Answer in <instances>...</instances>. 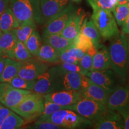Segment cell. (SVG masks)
<instances>
[{"instance_id": "3", "label": "cell", "mask_w": 129, "mask_h": 129, "mask_svg": "<svg viewBox=\"0 0 129 129\" xmlns=\"http://www.w3.org/2000/svg\"><path fill=\"white\" fill-rule=\"evenodd\" d=\"M9 7L15 16L19 25L34 22L42 24L40 0H10Z\"/></svg>"}, {"instance_id": "43", "label": "cell", "mask_w": 129, "mask_h": 129, "mask_svg": "<svg viewBox=\"0 0 129 129\" xmlns=\"http://www.w3.org/2000/svg\"><path fill=\"white\" fill-rule=\"evenodd\" d=\"M6 57H1L0 56V77L3 73V70H4L5 65H6Z\"/></svg>"}, {"instance_id": "6", "label": "cell", "mask_w": 129, "mask_h": 129, "mask_svg": "<svg viewBox=\"0 0 129 129\" xmlns=\"http://www.w3.org/2000/svg\"><path fill=\"white\" fill-rule=\"evenodd\" d=\"M44 101L43 95L33 91L11 110L26 120H34L39 117L43 113Z\"/></svg>"}, {"instance_id": "14", "label": "cell", "mask_w": 129, "mask_h": 129, "mask_svg": "<svg viewBox=\"0 0 129 129\" xmlns=\"http://www.w3.org/2000/svg\"><path fill=\"white\" fill-rule=\"evenodd\" d=\"M69 4L68 0H40L42 23L46 24Z\"/></svg>"}, {"instance_id": "44", "label": "cell", "mask_w": 129, "mask_h": 129, "mask_svg": "<svg viewBox=\"0 0 129 129\" xmlns=\"http://www.w3.org/2000/svg\"><path fill=\"white\" fill-rule=\"evenodd\" d=\"M129 3V0H118V4H125Z\"/></svg>"}, {"instance_id": "4", "label": "cell", "mask_w": 129, "mask_h": 129, "mask_svg": "<svg viewBox=\"0 0 129 129\" xmlns=\"http://www.w3.org/2000/svg\"><path fill=\"white\" fill-rule=\"evenodd\" d=\"M39 121H48L59 125L62 128H81L93 125V122L75 111L62 109L44 118Z\"/></svg>"}, {"instance_id": "33", "label": "cell", "mask_w": 129, "mask_h": 129, "mask_svg": "<svg viewBox=\"0 0 129 129\" xmlns=\"http://www.w3.org/2000/svg\"><path fill=\"white\" fill-rule=\"evenodd\" d=\"M72 46L83 50L86 53L87 51L91 46H93V44L89 38H88L80 32L76 38L73 40Z\"/></svg>"}, {"instance_id": "1", "label": "cell", "mask_w": 129, "mask_h": 129, "mask_svg": "<svg viewBox=\"0 0 129 129\" xmlns=\"http://www.w3.org/2000/svg\"><path fill=\"white\" fill-rule=\"evenodd\" d=\"M108 50L111 69L115 73L120 84L125 85L128 79V37L121 32L118 36L112 40Z\"/></svg>"}, {"instance_id": "39", "label": "cell", "mask_w": 129, "mask_h": 129, "mask_svg": "<svg viewBox=\"0 0 129 129\" xmlns=\"http://www.w3.org/2000/svg\"><path fill=\"white\" fill-rule=\"evenodd\" d=\"M11 112H12V110L6 107L0 103V127L6 118Z\"/></svg>"}, {"instance_id": "21", "label": "cell", "mask_w": 129, "mask_h": 129, "mask_svg": "<svg viewBox=\"0 0 129 129\" xmlns=\"http://www.w3.org/2000/svg\"><path fill=\"white\" fill-rule=\"evenodd\" d=\"M60 52L50 46L44 43L42 44L37 57L48 63H60Z\"/></svg>"}, {"instance_id": "38", "label": "cell", "mask_w": 129, "mask_h": 129, "mask_svg": "<svg viewBox=\"0 0 129 129\" xmlns=\"http://www.w3.org/2000/svg\"><path fill=\"white\" fill-rule=\"evenodd\" d=\"M90 1L94 3L96 6L101 9L108 10L111 11V12L114 9L111 4L110 0H90Z\"/></svg>"}, {"instance_id": "28", "label": "cell", "mask_w": 129, "mask_h": 129, "mask_svg": "<svg viewBox=\"0 0 129 129\" xmlns=\"http://www.w3.org/2000/svg\"><path fill=\"white\" fill-rule=\"evenodd\" d=\"M42 40L39 32L35 30L26 42L25 45L34 57H37L42 45Z\"/></svg>"}, {"instance_id": "13", "label": "cell", "mask_w": 129, "mask_h": 129, "mask_svg": "<svg viewBox=\"0 0 129 129\" xmlns=\"http://www.w3.org/2000/svg\"><path fill=\"white\" fill-rule=\"evenodd\" d=\"M44 99L62 106H67L76 104L82 99L80 91L63 90L43 95Z\"/></svg>"}, {"instance_id": "32", "label": "cell", "mask_w": 129, "mask_h": 129, "mask_svg": "<svg viewBox=\"0 0 129 129\" xmlns=\"http://www.w3.org/2000/svg\"><path fill=\"white\" fill-rule=\"evenodd\" d=\"M64 106L59 105L53 102L48 100L44 99V109H43V113L38 118L37 121H40L44 118L47 117V116L51 115L53 113L56 112V111L60 110V109H64Z\"/></svg>"}, {"instance_id": "27", "label": "cell", "mask_w": 129, "mask_h": 129, "mask_svg": "<svg viewBox=\"0 0 129 129\" xmlns=\"http://www.w3.org/2000/svg\"><path fill=\"white\" fill-rule=\"evenodd\" d=\"M24 124V120L13 111L8 115L0 127V129L20 128Z\"/></svg>"}, {"instance_id": "9", "label": "cell", "mask_w": 129, "mask_h": 129, "mask_svg": "<svg viewBox=\"0 0 129 129\" xmlns=\"http://www.w3.org/2000/svg\"><path fill=\"white\" fill-rule=\"evenodd\" d=\"M77 10L73 5L69 4L62 12L47 22L43 35L60 34Z\"/></svg>"}, {"instance_id": "46", "label": "cell", "mask_w": 129, "mask_h": 129, "mask_svg": "<svg viewBox=\"0 0 129 129\" xmlns=\"http://www.w3.org/2000/svg\"><path fill=\"white\" fill-rule=\"evenodd\" d=\"M72 1H74V2H76V3H80L81 0H71Z\"/></svg>"}, {"instance_id": "31", "label": "cell", "mask_w": 129, "mask_h": 129, "mask_svg": "<svg viewBox=\"0 0 129 129\" xmlns=\"http://www.w3.org/2000/svg\"><path fill=\"white\" fill-rule=\"evenodd\" d=\"M35 83V80H26V79H24L17 75L16 77H14L9 83L14 88H18V89L33 91Z\"/></svg>"}, {"instance_id": "2", "label": "cell", "mask_w": 129, "mask_h": 129, "mask_svg": "<svg viewBox=\"0 0 129 129\" xmlns=\"http://www.w3.org/2000/svg\"><path fill=\"white\" fill-rule=\"evenodd\" d=\"M93 9L91 19L98 29L101 38L113 40L120 35L118 25L111 11L101 9L90 0H87Z\"/></svg>"}, {"instance_id": "7", "label": "cell", "mask_w": 129, "mask_h": 129, "mask_svg": "<svg viewBox=\"0 0 129 129\" xmlns=\"http://www.w3.org/2000/svg\"><path fill=\"white\" fill-rule=\"evenodd\" d=\"M94 123L108 111L107 106L93 100L83 98L76 104L65 106Z\"/></svg>"}, {"instance_id": "17", "label": "cell", "mask_w": 129, "mask_h": 129, "mask_svg": "<svg viewBox=\"0 0 129 129\" xmlns=\"http://www.w3.org/2000/svg\"><path fill=\"white\" fill-rule=\"evenodd\" d=\"M84 17L85 14L83 10H77L60 34L64 38L73 41L80 32Z\"/></svg>"}, {"instance_id": "45", "label": "cell", "mask_w": 129, "mask_h": 129, "mask_svg": "<svg viewBox=\"0 0 129 129\" xmlns=\"http://www.w3.org/2000/svg\"><path fill=\"white\" fill-rule=\"evenodd\" d=\"M128 84L129 86V54H128Z\"/></svg>"}, {"instance_id": "26", "label": "cell", "mask_w": 129, "mask_h": 129, "mask_svg": "<svg viewBox=\"0 0 129 129\" xmlns=\"http://www.w3.org/2000/svg\"><path fill=\"white\" fill-rule=\"evenodd\" d=\"M36 24L34 22H27L19 25V27L14 29L17 41H21L25 44L32 32L36 30Z\"/></svg>"}, {"instance_id": "25", "label": "cell", "mask_w": 129, "mask_h": 129, "mask_svg": "<svg viewBox=\"0 0 129 129\" xmlns=\"http://www.w3.org/2000/svg\"><path fill=\"white\" fill-rule=\"evenodd\" d=\"M19 26V23L15 16L8 7L0 16V30L2 33H6Z\"/></svg>"}, {"instance_id": "37", "label": "cell", "mask_w": 129, "mask_h": 129, "mask_svg": "<svg viewBox=\"0 0 129 129\" xmlns=\"http://www.w3.org/2000/svg\"><path fill=\"white\" fill-rule=\"evenodd\" d=\"M63 70L67 72H77L84 75V72L78 63L70 62H60L59 64Z\"/></svg>"}, {"instance_id": "29", "label": "cell", "mask_w": 129, "mask_h": 129, "mask_svg": "<svg viewBox=\"0 0 129 129\" xmlns=\"http://www.w3.org/2000/svg\"><path fill=\"white\" fill-rule=\"evenodd\" d=\"M32 57H34V56L28 50L25 43L17 41L14 49V59L20 62H23Z\"/></svg>"}, {"instance_id": "35", "label": "cell", "mask_w": 129, "mask_h": 129, "mask_svg": "<svg viewBox=\"0 0 129 129\" xmlns=\"http://www.w3.org/2000/svg\"><path fill=\"white\" fill-rule=\"evenodd\" d=\"M92 58L93 57L87 53H85L83 57L79 61L78 64L83 69L84 75H85L88 72L91 71L92 66Z\"/></svg>"}, {"instance_id": "16", "label": "cell", "mask_w": 129, "mask_h": 129, "mask_svg": "<svg viewBox=\"0 0 129 129\" xmlns=\"http://www.w3.org/2000/svg\"><path fill=\"white\" fill-rule=\"evenodd\" d=\"M82 98H87L106 105L111 93L89 78L87 85L80 90Z\"/></svg>"}, {"instance_id": "34", "label": "cell", "mask_w": 129, "mask_h": 129, "mask_svg": "<svg viewBox=\"0 0 129 129\" xmlns=\"http://www.w3.org/2000/svg\"><path fill=\"white\" fill-rule=\"evenodd\" d=\"M60 62H70L78 63L79 61L75 55L74 46H71L60 52Z\"/></svg>"}, {"instance_id": "41", "label": "cell", "mask_w": 129, "mask_h": 129, "mask_svg": "<svg viewBox=\"0 0 129 129\" xmlns=\"http://www.w3.org/2000/svg\"><path fill=\"white\" fill-rule=\"evenodd\" d=\"M121 32L127 35L129 38V15L121 26Z\"/></svg>"}, {"instance_id": "23", "label": "cell", "mask_w": 129, "mask_h": 129, "mask_svg": "<svg viewBox=\"0 0 129 129\" xmlns=\"http://www.w3.org/2000/svg\"><path fill=\"white\" fill-rule=\"evenodd\" d=\"M80 33L89 38L96 48L101 44V35L91 19L88 18L84 19L81 27Z\"/></svg>"}, {"instance_id": "48", "label": "cell", "mask_w": 129, "mask_h": 129, "mask_svg": "<svg viewBox=\"0 0 129 129\" xmlns=\"http://www.w3.org/2000/svg\"></svg>"}, {"instance_id": "10", "label": "cell", "mask_w": 129, "mask_h": 129, "mask_svg": "<svg viewBox=\"0 0 129 129\" xmlns=\"http://www.w3.org/2000/svg\"><path fill=\"white\" fill-rule=\"evenodd\" d=\"M85 75L88 77L93 83L104 88L110 93H112L120 84L112 69L90 71Z\"/></svg>"}, {"instance_id": "36", "label": "cell", "mask_w": 129, "mask_h": 129, "mask_svg": "<svg viewBox=\"0 0 129 129\" xmlns=\"http://www.w3.org/2000/svg\"><path fill=\"white\" fill-rule=\"evenodd\" d=\"M28 128L34 129H62L59 125L48 121H37L34 124L28 126Z\"/></svg>"}, {"instance_id": "42", "label": "cell", "mask_w": 129, "mask_h": 129, "mask_svg": "<svg viewBox=\"0 0 129 129\" xmlns=\"http://www.w3.org/2000/svg\"><path fill=\"white\" fill-rule=\"evenodd\" d=\"M10 0H0V16L9 7Z\"/></svg>"}, {"instance_id": "5", "label": "cell", "mask_w": 129, "mask_h": 129, "mask_svg": "<svg viewBox=\"0 0 129 129\" xmlns=\"http://www.w3.org/2000/svg\"><path fill=\"white\" fill-rule=\"evenodd\" d=\"M64 70L60 66L49 68L35 80L33 91L45 95L61 90L62 77Z\"/></svg>"}, {"instance_id": "30", "label": "cell", "mask_w": 129, "mask_h": 129, "mask_svg": "<svg viewBox=\"0 0 129 129\" xmlns=\"http://www.w3.org/2000/svg\"><path fill=\"white\" fill-rule=\"evenodd\" d=\"M112 12L118 26H121L129 15V7L127 4H118Z\"/></svg>"}, {"instance_id": "18", "label": "cell", "mask_w": 129, "mask_h": 129, "mask_svg": "<svg viewBox=\"0 0 129 129\" xmlns=\"http://www.w3.org/2000/svg\"><path fill=\"white\" fill-rule=\"evenodd\" d=\"M17 41L14 29L0 37V56L14 59V49Z\"/></svg>"}, {"instance_id": "40", "label": "cell", "mask_w": 129, "mask_h": 129, "mask_svg": "<svg viewBox=\"0 0 129 129\" xmlns=\"http://www.w3.org/2000/svg\"><path fill=\"white\" fill-rule=\"evenodd\" d=\"M121 116L124 121V128L129 129V109Z\"/></svg>"}, {"instance_id": "20", "label": "cell", "mask_w": 129, "mask_h": 129, "mask_svg": "<svg viewBox=\"0 0 129 129\" xmlns=\"http://www.w3.org/2000/svg\"><path fill=\"white\" fill-rule=\"evenodd\" d=\"M85 75L77 72L64 71L62 74L61 90L80 91L83 87Z\"/></svg>"}, {"instance_id": "11", "label": "cell", "mask_w": 129, "mask_h": 129, "mask_svg": "<svg viewBox=\"0 0 129 129\" xmlns=\"http://www.w3.org/2000/svg\"><path fill=\"white\" fill-rule=\"evenodd\" d=\"M108 109L117 111L121 115L129 109V86L119 85L111 93L106 104Z\"/></svg>"}, {"instance_id": "24", "label": "cell", "mask_w": 129, "mask_h": 129, "mask_svg": "<svg viewBox=\"0 0 129 129\" xmlns=\"http://www.w3.org/2000/svg\"><path fill=\"white\" fill-rule=\"evenodd\" d=\"M20 63V61L6 57V65L0 77V82L9 83L14 77L17 75Z\"/></svg>"}, {"instance_id": "8", "label": "cell", "mask_w": 129, "mask_h": 129, "mask_svg": "<svg viewBox=\"0 0 129 129\" xmlns=\"http://www.w3.org/2000/svg\"><path fill=\"white\" fill-rule=\"evenodd\" d=\"M32 92V90L14 88L9 83L0 82V103L12 109Z\"/></svg>"}, {"instance_id": "19", "label": "cell", "mask_w": 129, "mask_h": 129, "mask_svg": "<svg viewBox=\"0 0 129 129\" xmlns=\"http://www.w3.org/2000/svg\"><path fill=\"white\" fill-rule=\"evenodd\" d=\"M111 69V60L109 50L101 44L97 48V52L92 58L91 71Z\"/></svg>"}, {"instance_id": "47", "label": "cell", "mask_w": 129, "mask_h": 129, "mask_svg": "<svg viewBox=\"0 0 129 129\" xmlns=\"http://www.w3.org/2000/svg\"><path fill=\"white\" fill-rule=\"evenodd\" d=\"M2 34H3V33H2V32H1V30H0V37H1V35H2Z\"/></svg>"}, {"instance_id": "22", "label": "cell", "mask_w": 129, "mask_h": 129, "mask_svg": "<svg viewBox=\"0 0 129 129\" xmlns=\"http://www.w3.org/2000/svg\"><path fill=\"white\" fill-rule=\"evenodd\" d=\"M43 41L49 44L60 52H62L72 46L73 41L67 39L60 34L50 35H43Z\"/></svg>"}, {"instance_id": "15", "label": "cell", "mask_w": 129, "mask_h": 129, "mask_svg": "<svg viewBox=\"0 0 129 129\" xmlns=\"http://www.w3.org/2000/svg\"><path fill=\"white\" fill-rule=\"evenodd\" d=\"M92 127L96 129H122L124 128V121L118 112L108 109L93 124Z\"/></svg>"}, {"instance_id": "12", "label": "cell", "mask_w": 129, "mask_h": 129, "mask_svg": "<svg viewBox=\"0 0 129 129\" xmlns=\"http://www.w3.org/2000/svg\"><path fill=\"white\" fill-rule=\"evenodd\" d=\"M50 68L48 63L33 57L21 62L17 75L28 80H36L38 76Z\"/></svg>"}]
</instances>
